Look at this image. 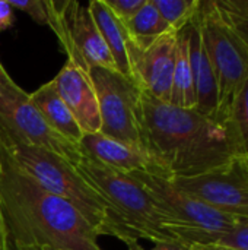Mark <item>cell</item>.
Instances as JSON below:
<instances>
[{
    "label": "cell",
    "instance_id": "cell-1",
    "mask_svg": "<svg viewBox=\"0 0 248 250\" xmlns=\"http://www.w3.org/2000/svg\"><path fill=\"white\" fill-rule=\"evenodd\" d=\"M145 149L155 173L168 180L196 177L241 157L228 122L178 108L142 89Z\"/></svg>",
    "mask_w": 248,
    "mask_h": 250
},
{
    "label": "cell",
    "instance_id": "cell-2",
    "mask_svg": "<svg viewBox=\"0 0 248 250\" xmlns=\"http://www.w3.org/2000/svg\"><path fill=\"white\" fill-rule=\"evenodd\" d=\"M0 208L16 248L102 250L98 233L67 201L38 186L0 144Z\"/></svg>",
    "mask_w": 248,
    "mask_h": 250
},
{
    "label": "cell",
    "instance_id": "cell-3",
    "mask_svg": "<svg viewBox=\"0 0 248 250\" xmlns=\"http://www.w3.org/2000/svg\"><path fill=\"white\" fill-rule=\"evenodd\" d=\"M77 174L101 196L107 207V231L126 246L139 240L153 243L177 240L168 227L171 221L155 205L149 193L129 174L82 160Z\"/></svg>",
    "mask_w": 248,
    "mask_h": 250
},
{
    "label": "cell",
    "instance_id": "cell-4",
    "mask_svg": "<svg viewBox=\"0 0 248 250\" xmlns=\"http://www.w3.org/2000/svg\"><path fill=\"white\" fill-rule=\"evenodd\" d=\"M0 144L15 164L38 186L70 202L95 229L98 236H105L107 207L75 167L53 152L3 135H0Z\"/></svg>",
    "mask_w": 248,
    "mask_h": 250
},
{
    "label": "cell",
    "instance_id": "cell-5",
    "mask_svg": "<svg viewBox=\"0 0 248 250\" xmlns=\"http://www.w3.org/2000/svg\"><path fill=\"white\" fill-rule=\"evenodd\" d=\"M197 19L218 83L216 119L228 122L232 103L248 78V45L225 23L215 0H200Z\"/></svg>",
    "mask_w": 248,
    "mask_h": 250
},
{
    "label": "cell",
    "instance_id": "cell-6",
    "mask_svg": "<svg viewBox=\"0 0 248 250\" xmlns=\"http://www.w3.org/2000/svg\"><path fill=\"white\" fill-rule=\"evenodd\" d=\"M89 78L99 104L101 133L145 149L142 88L139 83L123 76L118 70L107 67H92Z\"/></svg>",
    "mask_w": 248,
    "mask_h": 250
},
{
    "label": "cell",
    "instance_id": "cell-7",
    "mask_svg": "<svg viewBox=\"0 0 248 250\" xmlns=\"http://www.w3.org/2000/svg\"><path fill=\"white\" fill-rule=\"evenodd\" d=\"M152 198L155 205L171 221L168 231L180 242H187L193 233L225 231L244 221L222 214L197 198L180 190L171 180L148 173L136 171L129 174Z\"/></svg>",
    "mask_w": 248,
    "mask_h": 250
},
{
    "label": "cell",
    "instance_id": "cell-8",
    "mask_svg": "<svg viewBox=\"0 0 248 250\" xmlns=\"http://www.w3.org/2000/svg\"><path fill=\"white\" fill-rule=\"evenodd\" d=\"M48 26L57 35L70 63L89 75L92 67L117 70L113 56L88 9L76 0H45Z\"/></svg>",
    "mask_w": 248,
    "mask_h": 250
},
{
    "label": "cell",
    "instance_id": "cell-9",
    "mask_svg": "<svg viewBox=\"0 0 248 250\" xmlns=\"http://www.w3.org/2000/svg\"><path fill=\"white\" fill-rule=\"evenodd\" d=\"M0 135L53 152L75 168L82 163L79 146L51 129L29 94L16 83L0 85Z\"/></svg>",
    "mask_w": 248,
    "mask_h": 250
},
{
    "label": "cell",
    "instance_id": "cell-10",
    "mask_svg": "<svg viewBox=\"0 0 248 250\" xmlns=\"http://www.w3.org/2000/svg\"><path fill=\"white\" fill-rule=\"evenodd\" d=\"M171 182L222 214L248 220V174L240 157L209 173Z\"/></svg>",
    "mask_w": 248,
    "mask_h": 250
},
{
    "label": "cell",
    "instance_id": "cell-11",
    "mask_svg": "<svg viewBox=\"0 0 248 250\" xmlns=\"http://www.w3.org/2000/svg\"><path fill=\"white\" fill-rule=\"evenodd\" d=\"M177 34V31L167 32L145 48H139L133 41L129 45L133 79L145 92L164 103H170L171 98Z\"/></svg>",
    "mask_w": 248,
    "mask_h": 250
},
{
    "label": "cell",
    "instance_id": "cell-12",
    "mask_svg": "<svg viewBox=\"0 0 248 250\" xmlns=\"http://www.w3.org/2000/svg\"><path fill=\"white\" fill-rule=\"evenodd\" d=\"M51 82L83 135L101 132L99 104L89 75L73 63L66 62Z\"/></svg>",
    "mask_w": 248,
    "mask_h": 250
},
{
    "label": "cell",
    "instance_id": "cell-13",
    "mask_svg": "<svg viewBox=\"0 0 248 250\" xmlns=\"http://www.w3.org/2000/svg\"><path fill=\"white\" fill-rule=\"evenodd\" d=\"M82 160L113 171L132 174L136 171L155 173L152 158L145 149L113 139L101 132L85 133L79 141Z\"/></svg>",
    "mask_w": 248,
    "mask_h": 250
},
{
    "label": "cell",
    "instance_id": "cell-14",
    "mask_svg": "<svg viewBox=\"0 0 248 250\" xmlns=\"http://www.w3.org/2000/svg\"><path fill=\"white\" fill-rule=\"evenodd\" d=\"M199 12V10H197ZM189 34V57L194 83V94H196V111L203 116L215 117L218 111V83L216 76L206 53L202 32L199 26L197 15L196 18L187 25Z\"/></svg>",
    "mask_w": 248,
    "mask_h": 250
},
{
    "label": "cell",
    "instance_id": "cell-15",
    "mask_svg": "<svg viewBox=\"0 0 248 250\" xmlns=\"http://www.w3.org/2000/svg\"><path fill=\"white\" fill-rule=\"evenodd\" d=\"M88 9L113 56L117 70L123 76L133 79L129 60V45L132 38L126 25L111 12L104 0H91L88 3Z\"/></svg>",
    "mask_w": 248,
    "mask_h": 250
},
{
    "label": "cell",
    "instance_id": "cell-16",
    "mask_svg": "<svg viewBox=\"0 0 248 250\" xmlns=\"http://www.w3.org/2000/svg\"><path fill=\"white\" fill-rule=\"evenodd\" d=\"M29 98L37 110L41 113L44 120L51 126V129L79 146V141L82 139L83 132L70 110L66 107V104L54 89L51 81L39 86L35 92L29 94Z\"/></svg>",
    "mask_w": 248,
    "mask_h": 250
},
{
    "label": "cell",
    "instance_id": "cell-17",
    "mask_svg": "<svg viewBox=\"0 0 248 250\" xmlns=\"http://www.w3.org/2000/svg\"><path fill=\"white\" fill-rule=\"evenodd\" d=\"M170 104L178 108H187V110L196 108V94H194L190 57H189L187 25L183 29H180L177 34V53H175L174 73H172Z\"/></svg>",
    "mask_w": 248,
    "mask_h": 250
},
{
    "label": "cell",
    "instance_id": "cell-18",
    "mask_svg": "<svg viewBox=\"0 0 248 250\" xmlns=\"http://www.w3.org/2000/svg\"><path fill=\"white\" fill-rule=\"evenodd\" d=\"M124 25L130 34L133 44H136L139 48L148 47L156 38L172 31L162 19L152 0H146L145 4L136 12V15Z\"/></svg>",
    "mask_w": 248,
    "mask_h": 250
},
{
    "label": "cell",
    "instance_id": "cell-19",
    "mask_svg": "<svg viewBox=\"0 0 248 250\" xmlns=\"http://www.w3.org/2000/svg\"><path fill=\"white\" fill-rule=\"evenodd\" d=\"M162 19L172 31H180L197 15L200 0H152Z\"/></svg>",
    "mask_w": 248,
    "mask_h": 250
},
{
    "label": "cell",
    "instance_id": "cell-20",
    "mask_svg": "<svg viewBox=\"0 0 248 250\" xmlns=\"http://www.w3.org/2000/svg\"><path fill=\"white\" fill-rule=\"evenodd\" d=\"M218 243L238 250H248V220H244L225 231H199L187 239V245Z\"/></svg>",
    "mask_w": 248,
    "mask_h": 250
},
{
    "label": "cell",
    "instance_id": "cell-21",
    "mask_svg": "<svg viewBox=\"0 0 248 250\" xmlns=\"http://www.w3.org/2000/svg\"><path fill=\"white\" fill-rule=\"evenodd\" d=\"M228 123L231 125L234 135L238 141L241 155L248 152V78L244 82L243 88L240 89L238 95L235 97L229 116Z\"/></svg>",
    "mask_w": 248,
    "mask_h": 250
},
{
    "label": "cell",
    "instance_id": "cell-22",
    "mask_svg": "<svg viewBox=\"0 0 248 250\" xmlns=\"http://www.w3.org/2000/svg\"><path fill=\"white\" fill-rule=\"evenodd\" d=\"M225 23L248 45V0H215Z\"/></svg>",
    "mask_w": 248,
    "mask_h": 250
},
{
    "label": "cell",
    "instance_id": "cell-23",
    "mask_svg": "<svg viewBox=\"0 0 248 250\" xmlns=\"http://www.w3.org/2000/svg\"><path fill=\"white\" fill-rule=\"evenodd\" d=\"M10 6L15 10H20L28 13L35 22L41 25L48 23V16H47V7H45V0H7Z\"/></svg>",
    "mask_w": 248,
    "mask_h": 250
},
{
    "label": "cell",
    "instance_id": "cell-24",
    "mask_svg": "<svg viewBox=\"0 0 248 250\" xmlns=\"http://www.w3.org/2000/svg\"><path fill=\"white\" fill-rule=\"evenodd\" d=\"M105 4L111 9V12L121 21L129 22L136 12L145 4L146 0H104Z\"/></svg>",
    "mask_w": 248,
    "mask_h": 250
},
{
    "label": "cell",
    "instance_id": "cell-25",
    "mask_svg": "<svg viewBox=\"0 0 248 250\" xmlns=\"http://www.w3.org/2000/svg\"><path fill=\"white\" fill-rule=\"evenodd\" d=\"M129 250H190V245L184 243V242H180V240H172V242H159V243H155V246L152 249H143L139 242H134V243H130Z\"/></svg>",
    "mask_w": 248,
    "mask_h": 250
},
{
    "label": "cell",
    "instance_id": "cell-26",
    "mask_svg": "<svg viewBox=\"0 0 248 250\" xmlns=\"http://www.w3.org/2000/svg\"><path fill=\"white\" fill-rule=\"evenodd\" d=\"M15 22V9L7 0H0V32L9 29Z\"/></svg>",
    "mask_w": 248,
    "mask_h": 250
},
{
    "label": "cell",
    "instance_id": "cell-27",
    "mask_svg": "<svg viewBox=\"0 0 248 250\" xmlns=\"http://www.w3.org/2000/svg\"><path fill=\"white\" fill-rule=\"evenodd\" d=\"M190 250H238V249L228 248V246L218 245V243H210V245H190Z\"/></svg>",
    "mask_w": 248,
    "mask_h": 250
},
{
    "label": "cell",
    "instance_id": "cell-28",
    "mask_svg": "<svg viewBox=\"0 0 248 250\" xmlns=\"http://www.w3.org/2000/svg\"><path fill=\"white\" fill-rule=\"evenodd\" d=\"M7 245V233H6V227H4V221H3V215H1V208H0V250H6Z\"/></svg>",
    "mask_w": 248,
    "mask_h": 250
},
{
    "label": "cell",
    "instance_id": "cell-29",
    "mask_svg": "<svg viewBox=\"0 0 248 250\" xmlns=\"http://www.w3.org/2000/svg\"><path fill=\"white\" fill-rule=\"evenodd\" d=\"M0 85L1 86H12V85H15V82H13V79L9 76V73L6 72V69H4V66L1 64V62H0Z\"/></svg>",
    "mask_w": 248,
    "mask_h": 250
},
{
    "label": "cell",
    "instance_id": "cell-30",
    "mask_svg": "<svg viewBox=\"0 0 248 250\" xmlns=\"http://www.w3.org/2000/svg\"><path fill=\"white\" fill-rule=\"evenodd\" d=\"M6 250H57V249H53V248H16L15 245H12V243L7 240Z\"/></svg>",
    "mask_w": 248,
    "mask_h": 250
},
{
    "label": "cell",
    "instance_id": "cell-31",
    "mask_svg": "<svg viewBox=\"0 0 248 250\" xmlns=\"http://www.w3.org/2000/svg\"><path fill=\"white\" fill-rule=\"evenodd\" d=\"M240 158H241V163H243V166H244V168H246V171H247L248 174V152L244 154V155H241Z\"/></svg>",
    "mask_w": 248,
    "mask_h": 250
}]
</instances>
